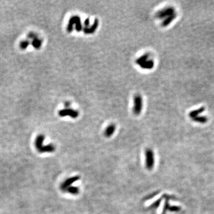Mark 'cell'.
<instances>
[{
	"mask_svg": "<svg viewBox=\"0 0 214 214\" xmlns=\"http://www.w3.org/2000/svg\"><path fill=\"white\" fill-rule=\"evenodd\" d=\"M90 25V19L89 18H86L83 23L84 27H89Z\"/></svg>",
	"mask_w": 214,
	"mask_h": 214,
	"instance_id": "obj_24",
	"label": "cell"
},
{
	"mask_svg": "<svg viewBox=\"0 0 214 214\" xmlns=\"http://www.w3.org/2000/svg\"><path fill=\"white\" fill-rule=\"evenodd\" d=\"M150 57V54L149 53H144V54L142 55V56H140L139 58H137L135 61V63L137 65H139L140 66L141 64H142L143 63H144L145 62H146L147 60H148L149 58Z\"/></svg>",
	"mask_w": 214,
	"mask_h": 214,
	"instance_id": "obj_13",
	"label": "cell"
},
{
	"mask_svg": "<svg viewBox=\"0 0 214 214\" xmlns=\"http://www.w3.org/2000/svg\"><path fill=\"white\" fill-rule=\"evenodd\" d=\"M99 26V20L97 18L95 19L93 24L89 27H83V32L86 35H91L94 33L97 30Z\"/></svg>",
	"mask_w": 214,
	"mask_h": 214,
	"instance_id": "obj_7",
	"label": "cell"
},
{
	"mask_svg": "<svg viewBox=\"0 0 214 214\" xmlns=\"http://www.w3.org/2000/svg\"><path fill=\"white\" fill-rule=\"evenodd\" d=\"M30 42L29 40H23L21 41L20 43H19V47L22 50H25L27 49V48L29 47V45H30Z\"/></svg>",
	"mask_w": 214,
	"mask_h": 214,
	"instance_id": "obj_18",
	"label": "cell"
},
{
	"mask_svg": "<svg viewBox=\"0 0 214 214\" xmlns=\"http://www.w3.org/2000/svg\"><path fill=\"white\" fill-rule=\"evenodd\" d=\"M175 13V10L173 7H168L158 11L155 14V17L156 18L159 19H165L166 17L171 16V15Z\"/></svg>",
	"mask_w": 214,
	"mask_h": 214,
	"instance_id": "obj_2",
	"label": "cell"
},
{
	"mask_svg": "<svg viewBox=\"0 0 214 214\" xmlns=\"http://www.w3.org/2000/svg\"><path fill=\"white\" fill-rule=\"evenodd\" d=\"M80 179L79 175H76V176H74L73 177L69 178L65 180L62 185L60 186V189L62 190L63 192H64L65 190L68 187L71 186V185L76 181H78Z\"/></svg>",
	"mask_w": 214,
	"mask_h": 214,
	"instance_id": "obj_5",
	"label": "cell"
},
{
	"mask_svg": "<svg viewBox=\"0 0 214 214\" xmlns=\"http://www.w3.org/2000/svg\"><path fill=\"white\" fill-rule=\"evenodd\" d=\"M165 197H166V199H165V206H164V210H163V214H165V212L167 211H168V210H169V209L170 208V206L169 205V199L171 197L169 196V195H165Z\"/></svg>",
	"mask_w": 214,
	"mask_h": 214,
	"instance_id": "obj_19",
	"label": "cell"
},
{
	"mask_svg": "<svg viewBox=\"0 0 214 214\" xmlns=\"http://www.w3.org/2000/svg\"><path fill=\"white\" fill-rule=\"evenodd\" d=\"M155 65L154 61L153 60H148L146 62H145L143 63L142 64H141L140 68H142V69L144 70H151L154 68Z\"/></svg>",
	"mask_w": 214,
	"mask_h": 214,
	"instance_id": "obj_12",
	"label": "cell"
},
{
	"mask_svg": "<svg viewBox=\"0 0 214 214\" xmlns=\"http://www.w3.org/2000/svg\"><path fill=\"white\" fill-rule=\"evenodd\" d=\"M64 106L66 107V108H69V107L71 105V103L69 101H67L64 103Z\"/></svg>",
	"mask_w": 214,
	"mask_h": 214,
	"instance_id": "obj_25",
	"label": "cell"
},
{
	"mask_svg": "<svg viewBox=\"0 0 214 214\" xmlns=\"http://www.w3.org/2000/svg\"><path fill=\"white\" fill-rule=\"evenodd\" d=\"M145 156H146V167L149 170L153 169L155 164L154 154V152L150 149H148L145 152Z\"/></svg>",
	"mask_w": 214,
	"mask_h": 214,
	"instance_id": "obj_3",
	"label": "cell"
},
{
	"mask_svg": "<svg viewBox=\"0 0 214 214\" xmlns=\"http://www.w3.org/2000/svg\"><path fill=\"white\" fill-rule=\"evenodd\" d=\"M177 17V13H175L173 14L171 16L166 17L161 23V26L163 27H165L168 26H169L170 25L171 23H172L174 20Z\"/></svg>",
	"mask_w": 214,
	"mask_h": 214,
	"instance_id": "obj_9",
	"label": "cell"
},
{
	"mask_svg": "<svg viewBox=\"0 0 214 214\" xmlns=\"http://www.w3.org/2000/svg\"><path fill=\"white\" fill-rule=\"evenodd\" d=\"M74 26H75V30H76V31H77L78 32H81L82 30H83V25H82V22H81V21H79V22H78L77 23H76V24Z\"/></svg>",
	"mask_w": 214,
	"mask_h": 214,
	"instance_id": "obj_21",
	"label": "cell"
},
{
	"mask_svg": "<svg viewBox=\"0 0 214 214\" xmlns=\"http://www.w3.org/2000/svg\"><path fill=\"white\" fill-rule=\"evenodd\" d=\"M58 115L62 117H70L72 118H78L79 116V112L77 110H74L71 108H65L63 110H61L58 111Z\"/></svg>",
	"mask_w": 214,
	"mask_h": 214,
	"instance_id": "obj_4",
	"label": "cell"
},
{
	"mask_svg": "<svg viewBox=\"0 0 214 214\" xmlns=\"http://www.w3.org/2000/svg\"><path fill=\"white\" fill-rule=\"evenodd\" d=\"M143 106L142 98L139 94H137L134 96V106L133 112L134 115L139 116L142 112Z\"/></svg>",
	"mask_w": 214,
	"mask_h": 214,
	"instance_id": "obj_1",
	"label": "cell"
},
{
	"mask_svg": "<svg viewBox=\"0 0 214 214\" xmlns=\"http://www.w3.org/2000/svg\"><path fill=\"white\" fill-rule=\"evenodd\" d=\"M169 211H170L171 212H179V211H180V208L179 207V206H170Z\"/></svg>",
	"mask_w": 214,
	"mask_h": 214,
	"instance_id": "obj_23",
	"label": "cell"
},
{
	"mask_svg": "<svg viewBox=\"0 0 214 214\" xmlns=\"http://www.w3.org/2000/svg\"><path fill=\"white\" fill-rule=\"evenodd\" d=\"M65 192L69 193L72 195H77L79 193V189L78 187H74V186H70L67 187L65 191Z\"/></svg>",
	"mask_w": 214,
	"mask_h": 214,
	"instance_id": "obj_16",
	"label": "cell"
},
{
	"mask_svg": "<svg viewBox=\"0 0 214 214\" xmlns=\"http://www.w3.org/2000/svg\"><path fill=\"white\" fill-rule=\"evenodd\" d=\"M160 201H161V198L159 199H158L157 201H156L155 202H154V203H153L150 206V208H157L158 207V206H159V205H160Z\"/></svg>",
	"mask_w": 214,
	"mask_h": 214,
	"instance_id": "obj_22",
	"label": "cell"
},
{
	"mask_svg": "<svg viewBox=\"0 0 214 214\" xmlns=\"http://www.w3.org/2000/svg\"><path fill=\"white\" fill-rule=\"evenodd\" d=\"M116 125L111 124L107 127L104 132V135L106 137H110L113 135L114 132H116Z\"/></svg>",
	"mask_w": 214,
	"mask_h": 214,
	"instance_id": "obj_10",
	"label": "cell"
},
{
	"mask_svg": "<svg viewBox=\"0 0 214 214\" xmlns=\"http://www.w3.org/2000/svg\"><path fill=\"white\" fill-rule=\"evenodd\" d=\"M192 120L196 122V123L204 124V123H206V122L208 121V119L206 116H197V117L193 118Z\"/></svg>",
	"mask_w": 214,
	"mask_h": 214,
	"instance_id": "obj_17",
	"label": "cell"
},
{
	"mask_svg": "<svg viewBox=\"0 0 214 214\" xmlns=\"http://www.w3.org/2000/svg\"><path fill=\"white\" fill-rule=\"evenodd\" d=\"M31 45L35 49H39L41 48V47H42V40L39 37L36 38V39L32 41Z\"/></svg>",
	"mask_w": 214,
	"mask_h": 214,
	"instance_id": "obj_15",
	"label": "cell"
},
{
	"mask_svg": "<svg viewBox=\"0 0 214 214\" xmlns=\"http://www.w3.org/2000/svg\"><path fill=\"white\" fill-rule=\"evenodd\" d=\"M79 21H81V19L79 16H72L70 18L69 21H68V25L67 26V31L68 33L72 32L74 30V26Z\"/></svg>",
	"mask_w": 214,
	"mask_h": 214,
	"instance_id": "obj_6",
	"label": "cell"
},
{
	"mask_svg": "<svg viewBox=\"0 0 214 214\" xmlns=\"http://www.w3.org/2000/svg\"><path fill=\"white\" fill-rule=\"evenodd\" d=\"M56 150V147L53 144H49L48 145H45V146H43L40 148L37 151H39L40 153H45V152H54Z\"/></svg>",
	"mask_w": 214,
	"mask_h": 214,
	"instance_id": "obj_11",
	"label": "cell"
},
{
	"mask_svg": "<svg viewBox=\"0 0 214 214\" xmlns=\"http://www.w3.org/2000/svg\"><path fill=\"white\" fill-rule=\"evenodd\" d=\"M205 110V108H204V107H201V108H199L197 110H195L191 111L189 114V116L190 118L193 119L199 116V114H201Z\"/></svg>",
	"mask_w": 214,
	"mask_h": 214,
	"instance_id": "obj_14",
	"label": "cell"
},
{
	"mask_svg": "<svg viewBox=\"0 0 214 214\" xmlns=\"http://www.w3.org/2000/svg\"><path fill=\"white\" fill-rule=\"evenodd\" d=\"M45 138V137L43 134H39L36 137V138L35 141V145L36 149L37 150L43 146V143L44 142Z\"/></svg>",
	"mask_w": 214,
	"mask_h": 214,
	"instance_id": "obj_8",
	"label": "cell"
},
{
	"mask_svg": "<svg viewBox=\"0 0 214 214\" xmlns=\"http://www.w3.org/2000/svg\"><path fill=\"white\" fill-rule=\"evenodd\" d=\"M27 37L29 39H32V40H33L35 39H36V38H37L38 37V35L35 33V32H29L27 35Z\"/></svg>",
	"mask_w": 214,
	"mask_h": 214,
	"instance_id": "obj_20",
	"label": "cell"
}]
</instances>
